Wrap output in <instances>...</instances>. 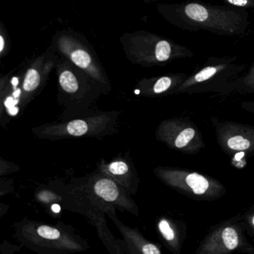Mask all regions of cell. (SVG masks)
Masks as SVG:
<instances>
[{"label": "cell", "instance_id": "4", "mask_svg": "<svg viewBox=\"0 0 254 254\" xmlns=\"http://www.w3.org/2000/svg\"><path fill=\"white\" fill-rule=\"evenodd\" d=\"M51 45L59 56L98 81L106 94L111 91V81L106 70L96 50L84 35L69 28L62 29L53 35Z\"/></svg>", "mask_w": 254, "mask_h": 254}, {"label": "cell", "instance_id": "11", "mask_svg": "<svg viewBox=\"0 0 254 254\" xmlns=\"http://www.w3.org/2000/svg\"><path fill=\"white\" fill-rule=\"evenodd\" d=\"M102 172L116 182L120 184L123 188L130 190L131 187V171L128 164L123 160H115L102 168Z\"/></svg>", "mask_w": 254, "mask_h": 254}, {"label": "cell", "instance_id": "13", "mask_svg": "<svg viewBox=\"0 0 254 254\" xmlns=\"http://www.w3.org/2000/svg\"><path fill=\"white\" fill-rule=\"evenodd\" d=\"M11 41L6 27L2 22H0V59L6 57L11 50Z\"/></svg>", "mask_w": 254, "mask_h": 254}, {"label": "cell", "instance_id": "20", "mask_svg": "<svg viewBox=\"0 0 254 254\" xmlns=\"http://www.w3.org/2000/svg\"><path fill=\"white\" fill-rule=\"evenodd\" d=\"M53 210L55 211V212H59V211H60V207H59V206H58V205H56V206H53Z\"/></svg>", "mask_w": 254, "mask_h": 254}, {"label": "cell", "instance_id": "15", "mask_svg": "<svg viewBox=\"0 0 254 254\" xmlns=\"http://www.w3.org/2000/svg\"><path fill=\"white\" fill-rule=\"evenodd\" d=\"M227 144L231 149L236 150V151H244L248 149L251 145L249 141L245 139L242 136H236L230 138Z\"/></svg>", "mask_w": 254, "mask_h": 254}, {"label": "cell", "instance_id": "9", "mask_svg": "<svg viewBox=\"0 0 254 254\" xmlns=\"http://www.w3.org/2000/svg\"><path fill=\"white\" fill-rule=\"evenodd\" d=\"M92 187L95 194L106 201L111 202L130 211L135 206H133V202L130 201V199L126 195V189H122L120 184L111 178L105 177L98 178L96 180L95 178Z\"/></svg>", "mask_w": 254, "mask_h": 254}, {"label": "cell", "instance_id": "8", "mask_svg": "<svg viewBox=\"0 0 254 254\" xmlns=\"http://www.w3.org/2000/svg\"><path fill=\"white\" fill-rule=\"evenodd\" d=\"M113 120L108 116L86 117L76 119L66 123L53 125L41 129V136L46 137H65V136H83L96 135L113 125Z\"/></svg>", "mask_w": 254, "mask_h": 254}, {"label": "cell", "instance_id": "3", "mask_svg": "<svg viewBox=\"0 0 254 254\" xmlns=\"http://www.w3.org/2000/svg\"><path fill=\"white\" fill-rule=\"evenodd\" d=\"M56 72L58 99L72 112L85 111L102 94H106L98 81L62 56L58 59Z\"/></svg>", "mask_w": 254, "mask_h": 254}, {"label": "cell", "instance_id": "7", "mask_svg": "<svg viewBox=\"0 0 254 254\" xmlns=\"http://www.w3.org/2000/svg\"><path fill=\"white\" fill-rule=\"evenodd\" d=\"M59 54L51 44L42 54L29 62L22 80L20 103L24 107L44 90L53 69H56Z\"/></svg>", "mask_w": 254, "mask_h": 254}, {"label": "cell", "instance_id": "21", "mask_svg": "<svg viewBox=\"0 0 254 254\" xmlns=\"http://www.w3.org/2000/svg\"><path fill=\"white\" fill-rule=\"evenodd\" d=\"M252 221H253V224H254V218H253Z\"/></svg>", "mask_w": 254, "mask_h": 254}, {"label": "cell", "instance_id": "10", "mask_svg": "<svg viewBox=\"0 0 254 254\" xmlns=\"http://www.w3.org/2000/svg\"><path fill=\"white\" fill-rule=\"evenodd\" d=\"M187 78L185 73H169L162 76L143 78L138 81L137 86L141 93L145 96L160 95L166 93L182 84Z\"/></svg>", "mask_w": 254, "mask_h": 254}, {"label": "cell", "instance_id": "16", "mask_svg": "<svg viewBox=\"0 0 254 254\" xmlns=\"http://www.w3.org/2000/svg\"><path fill=\"white\" fill-rule=\"evenodd\" d=\"M247 69L248 71L245 74L236 80V84H244L246 87L254 88V62L247 68Z\"/></svg>", "mask_w": 254, "mask_h": 254}, {"label": "cell", "instance_id": "14", "mask_svg": "<svg viewBox=\"0 0 254 254\" xmlns=\"http://www.w3.org/2000/svg\"><path fill=\"white\" fill-rule=\"evenodd\" d=\"M223 240L227 248L229 250H233L237 247L239 239L238 235L234 229L227 227L222 233Z\"/></svg>", "mask_w": 254, "mask_h": 254}, {"label": "cell", "instance_id": "1", "mask_svg": "<svg viewBox=\"0 0 254 254\" xmlns=\"http://www.w3.org/2000/svg\"><path fill=\"white\" fill-rule=\"evenodd\" d=\"M157 12L171 24L187 32H208L220 36L243 37L251 30L248 10L232 5L187 0L177 3H158Z\"/></svg>", "mask_w": 254, "mask_h": 254}, {"label": "cell", "instance_id": "2", "mask_svg": "<svg viewBox=\"0 0 254 254\" xmlns=\"http://www.w3.org/2000/svg\"><path fill=\"white\" fill-rule=\"evenodd\" d=\"M120 43L127 60L142 67L166 66L178 59L194 56L185 46L145 30L125 32Z\"/></svg>", "mask_w": 254, "mask_h": 254}, {"label": "cell", "instance_id": "19", "mask_svg": "<svg viewBox=\"0 0 254 254\" xmlns=\"http://www.w3.org/2000/svg\"><path fill=\"white\" fill-rule=\"evenodd\" d=\"M159 229H160V231L161 232L162 234L166 240H173L174 238H175V233H174L173 230L171 228L170 225L166 220L163 219L160 221Z\"/></svg>", "mask_w": 254, "mask_h": 254}, {"label": "cell", "instance_id": "12", "mask_svg": "<svg viewBox=\"0 0 254 254\" xmlns=\"http://www.w3.org/2000/svg\"><path fill=\"white\" fill-rule=\"evenodd\" d=\"M188 186L192 189L193 191L195 194H203L209 187V183L207 180L197 173H192L189 175L186 178Z\"/></svg>", "mask_w": 254, "mask_h": 254}, {"label": "cell", "instance_id": "17", "mask_svg": "<svg viewBox=\"0 0 254 254\" xmlns=\"http://www.w3.org/2000/svg\"><path fill=\"white\" fill-rule=\"evenodd\" d=\"M194 130L192 128H187L183 130L175 140V145L178 148L185 147L190 141L194 137Z\"/></svg>", "mask_w": 254, "mask_h": 254}, {"label": "cell", "instance_id": "6", "mask_svg": "<svg viewBox=\"0 0 254 254\" xmlns=\"http://www.w3.org/2000/svg\"><path fill=\"white\" fill-rule=\"evenodd\" d=\"M20 240L31 248H48L60 253L83 251L82 242H78L65 230L47 224H26L19 233Z\"/></svg>", "mask_w": 254, "mask_h": 254}, {"label": "cell", "instance_id": "18", "mask_svg": "<svg viewBox=\"0 0 254 254\" xmlns=\"http://www.w3.org/2000/svg\"><path fill=\"white\" fill-rule=\"evenodd\" d=\"M227 5L251 11L254 13V0H221Z\"/></svg>", "mask_w": 254, "mask_h": 254}, {"label": "cell", "instance_id": "5", "mask_svg": "<svg viewBox=\"0 0 254 254\" xmlns=\"http://www.w3.org/2000/svg\"><path fill=\"white\" fill-rule=\"evenodd\" d=\"M248 66L237 56L210 57L181 84V89L194 88L211 84H227L242 74Z\"/></svg>", "mask_w": 254, "mask_h": 254}]
</instances>
